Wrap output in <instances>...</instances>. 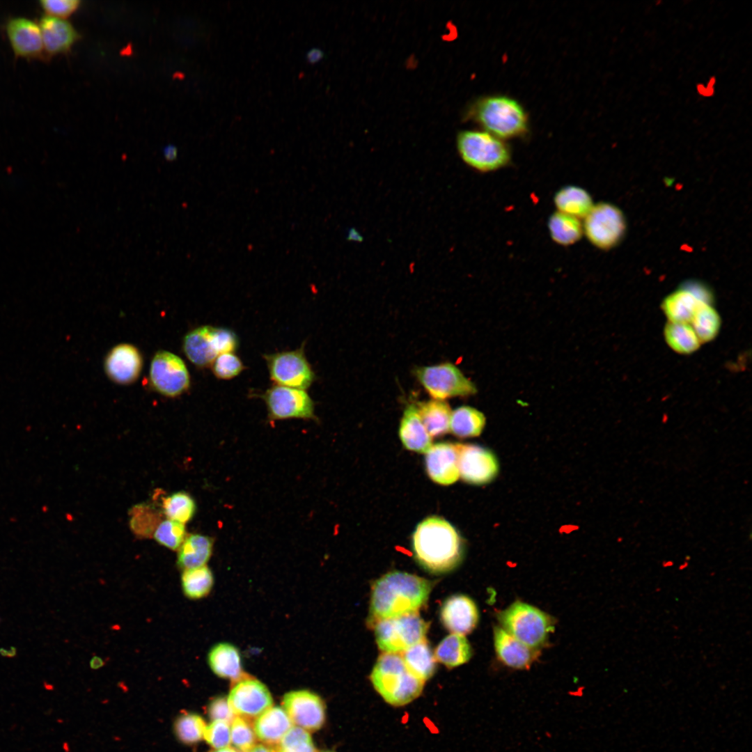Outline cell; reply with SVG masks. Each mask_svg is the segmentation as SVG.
<instances>
[{
    "label": "cell",
    "instance_id": "6da1fadb",
    "mask_svg": "<svg viewBox=\"0 0 752 752\" xmlns=\"http://www.w3.org/2000/svg\"><path fill=\"white\" fill-rule=\"evenodd\" d=\"M432 587L431 581L407 572L383 575L373 586L370 622L417 612L427 602Z\"/></svg>",
    "mask_w": 752,
    "mask_h": 752
},
{
    "label": "cell",
    "instance_id": "7a4b0ae2",
    "mask_svg": "<svg viewBox=\"0 0 752 752\" xmlns=\"http://www.w3.org/2000/svg\"><path fill=\"white\" fill-rule=\"evenodd\" d=\"M414 557L425 570L442 574L455 568L462 561V538L446 519L432 516L416 526L412 537Z\"/></svg>",
    "mask_w": 752,
    "mask_h": 752
},
{
    "label": "cell",
    "instance_id": "3957f363",
    "mask_svg": "<svg viewBox=\"0 0 752 752\" xmlns=\"http://www.w3.org/2000/svg\"><path fill=\"white\" fill-rule=\"evenodd\" d=\"M375 690L388 703L405 705L422 692L424 682L407 668L400 653L384 652L377 660L370 674Z\"/></svg>",
    "mask_w": 752,
    "mask_h": 752
},
{
    "label": "cell",
    "instance_id": "277c9868",
    "mask_svg": "<svg viewBox=\"0 0 752 752\" xmlns=\"http://www.w3.org/2000/svg\"><path fill=\"white\" fill-rule=\"evenodd\" d=\"M469 116L486 132L503 139L520 136L528 130V118L522 106L505 95H491L476 101Z\"/></svg>",
    "mask_w": 752,
    "mask_h": 752
},
{
    "label": "cell",
    "instance_id": "5b68a950",
    "mask_svg": "<svg viewBox=\"0 0 752 752\" xmlns=\"http://www.w3.org/2000/svg\"><path fill=\"white\" fill-rule=\"evenodd\" d=\"M497 618L502 629L537 650L546 645L555 624L549 614L520 601L499 612Z\"/></svg>",
    "mask_w": 752,
    "mask_h": 752
},
{
    "label": "cell",
    "instance_id": "8992f818",
    "mask_svg": "<svg viewBox=\"0 0 752 752\" xmlns=\"http://www.w3.org/2000/svg\"><path fill=\"white\" fill-rule=\"evenodd\" d=\"M457 148L462 160L480 172H492L510 161L509 147L503 139L486 132L465 130L459 133Z\"/></svg>",
    "mask_w": 752,
    "mask_h": 752
},
{
    "label": "cell",
    "instance_id": "52a82bcc",
    "mask_svg": "<svg viewBox=\"0 0 752 752\" xmlns=\"http://www.w3.org/2000/svg\"><path fill=\"white\" fill-rule=\"evenodd\" d=\"M182 346L192 363L205 368L211 366L218 355L235 352L239 347V338L228 328L205 325L187 333Z\"/></svg>",
    "mask_w": 752,
    "mask_h": 752
},
{
    "label": "cell",
    "instance_id": "ba28073f",
    "mask_svg": "<svg viewBox=\"0 0 752 752\" xmlns=\"http://www.w3.org/2000/svg\"><path fill=\"white\" fill-rule=\"evenodd\" d=\"M373 625L377 643L384 652H402L425 639L428 629V623L417 612L379 620Z\"/></svg>",
    "mask_w": 752,
    "mask_h": 752
},
{
    "label": "cell",
    "instance_id": "9c48e42d",
    "mask_svg": "<svg viewBox=\"0 0 752 752\" xmlns=\"http://www.w3.org/2000/svg\"><path fill=\"white\" fill-rule=\"evenodd\" d=\"M414 374L433 399L445 400L472 395L477 392L475 384L451 363L418 367Z\"/></svg>",
    "mask_w": 752,
    "mask_h": 752
},
{
    "label": "cell",
    "instance_id": "30bf717a",
    "mask_svg": "<svg viewBox=\"0 0 752 752\" xmlns=\"http://www.w3.org/2000/svg\"><path fill=\"white\" fill-rule=\"evenodd\" d=\"M263 358L274 384L306 390L316 379L304 344L296 350L264 354Z\"/></svg>",
    "mask_w": 752,
    "mask_h": 752
},
{
    "label": "cell",
    "instance_id": "8fae6325",
    "mask_svg": "<svg viewBox=\"0 0 752 752\" xmlns=\"http://www.w3.org/2000/svg\"><path fill=\"white\" fill-rule=\"evenodd\" d=\"M253 395L264 401L272 422L292 418L317 420L314 401L305 390L273 384L263 393Z\"/></svg>",
    "mask_w": 752,
    "mask_h": 752
},
{
    "label": "cell",
    "instance_id": "7c38bea8",
    "mask_svg": "<svg viewBox=\"0 0 752 752\" xmlns=\"http://www.w3.org/2000/svg\"><path fill=\"white\" fill-rule=\"evenodd\" d=\"M583 234L588 241L600 249H609L622 239L626 221L622 212L606 202L594 205L583 218Z\"/></svg>",
    "mask_w": 752,
    "mask_h": 752
},
{
    "label": "cell",
    "instance_id": "4fadbf2b",
    "mask_svg": "<svg viewBox=\"0 0 752 752\" xmlns=\"http://www.w3.org/2000/svg\"><path fill=\"white\" fill-rule=\"evenodd\" d=\"M153 389L167 397H176L190 386V376L181 358L168 351H159L153 357L150 368Z\"/></svg>",
    "mask_w": 752,
    "mask_h": 752
},
{
    "label": "cell",
    "instance_id": "5bb4252c",
    "mask_svg": "<svg viewBox=\"0 0 752 752\" xmlns=\"http://www.w3.org/2000/svg\"><path fill=\"white\" fill-rule=\"evenodd\" d=\"M228 701L235 715L249 723L270 708L273 700L267 687L247 674L233 682Z\"/></svg>",
    "mask_w": 752,
    "mask_h": 752
},
{
    "label": "cell",
    "instance_id": "9a60e30c",
    "mask_svg": "<svg viewBox=\"0 0 752 752\" xmlns=\"http://www.w3.org/2000/svg\"><path fill=\"white\" fill-rule=\"evenodd\" d=\"M282 705L291 721L303 729L315 731L324 722V704L319 696L311 691H290L284 695Z\"/></svg>",
    "mask_w": 752,
    "mask_h": 752
},
{
    "label": "cell",
    "instance_id": "2e32d148",
    "mask_svg": "<svg viewBox=\"0 0 752 752\" xmlns=\"http://www.w3.org/2000/svg\"><path fill=\"white\" fill-rule=\"evenodd\" d=\"M458 467L460 476L474 485L490 482L499 470L494 455L489 450L473 444H458Z\"/></svg>",
    "mask_w": 752,
    "mask_h": 752
},
{
    "label": "cell",
    "instance_id": "e0dca14e",
    "mask_svg": "<svg viewBox=\"0 0 752 752\" xmlns=\"http://www.w3.org/2000/svg\"><path fill=\"white\" fill-rule=\"evenodd\" d=\"M6 30L16 56L26 58L43 56L45 50L38 24L26 17H15L7 22Z\"/></svg>",
    "mask_w": 752,
    "mask_h": 752
},
{
    "label": "cell",
    "instance_id": "ac0fdd59",
    "mask_svg": "<svg viewBox=\"0 0 752 752\" xmlns=\"http://www.w3.org/2000/svg\"><path fill=\"white\" fill-rule=\"evenodd\" d=\"M143 366L142 356L134 345L123 343L113 347L107 354L104 369L114 382L129 384L137 379Z\"/></svg>",
    "mask_w": 752,
    "mask_h": 752
},
{
    "label": "cell",
    "instance_id": "d6986e66",
    "mask_svg": "<svg viewBox=\"0 0 752 752\" xmlns=\"http://www.w3.org/2000/svg\"><path fill=\"white\" fill-rule=\"evenodd\" d=\"M429 477L435 483L448 485L460 477L458 443L441 442L432 445L425 455Z\"/></svg>",
    "mask_w": 752,
    "mask_h": 752
},
{
    "label": "cell",
    "instance_id": "ffe728a7",
    "mask_svg": "<svg viewBox=\"0 0 752 752\" xmlns=\"http://www.w3.org/2000/svg\"><path fill=\"white\" fill-rule=\"evenodd\" d=\"M478 618L475 602L463 595L448 597L441 609V620L453 634L465 635L471 632L477 625Z\"/></svg>",
    "mask_w": 752,
    "mask_h": 752
},
{
    "label": "cell",
    "instance_id": "44dd1931",
    "mask_svg": "<svg viewBox=\"0 0 752 752\" xmlns=\"http://www.w3.org/2000/svg\"><path fill=\"white\" fill-rule=\"evenodd\" d=\"M494 643L498 658L512 668H528L539 655V650L525 645L501 627H494Z\"/></svg>",
    "mask_w": 752,
    "mask_h": 752
},
{
    "label": "cell",
    "instance_id": "7402d4cb",
    "mask_svg": "<svg viewBox=\"0 0 752 752\" xmlns=\"http://www.w3.org/2000/svg\"><path fill=\"white\" fill-rule=\"evenodd\" d=\"M38 24L44 50L49 56L67 52L79 38L76 29L65 19L45 15Z\"/></svg>",
    "mask_w": 752,
    "mask_h": 752
},
{
    "label": "cell",
    "instance_id": "603a6c76",
    "mask_svg": "<svg viewBox=\"0 0 752 752\" xmlns=\"http://www.w3.org/2000/svg\"><path fill=\"white\" fill-rule=\"evenodd\" d=\"M399 436L404 446L412 451L427 453L432 446V436L423 424L416 406L408 405L403 413Z\"/></svg>",
    "mask_w": 752,
    "mask_h": 752
},
{
    "label": "cell",
    "instance_id": "cb8c5ba5",
    "mask_svg": "<svg viewBox=\"0 0 752 752\" xmlns=\"http://www.w3.org/2000/svg\"><path fill=\"white\" fill-rule=\"evenodd\" d=\"M292 723L283 709L271 707L255 720L253 729L259 740L275 747L292 727Z\"/></svg>",
    "mask_w": 752,
    "mask_h": 752
},
{
    "label": "cell",
    "instance_id": "d4e9b609",
    "mask_svg": "<svg viewBox=\"0 0 752 752\" xmlns=\"http://www.w3.org/2000/svg\"><path fill=\"white\" fill-rule=\"evenodd\" d=\"M207 661L214 674L233 682L244 674L239 650L230 643H220L213 646L208 653Z\"/></svg>",
    "mask_w": 752,
    "mask_h": 752
},
{
    "label": "cell",
    "instance_id": "484cf974",
    "mask_svg": "<svg viewBox=\"0 0 752 752\" xmlns=\"http://www.w3.org/2000/svg\"><path fill=\"white\" fill-rule=\"evenodd\" d=\"M214 540L207 535L191 534L187 535L179 548L178 567L182 570L205 565L211 557Z\"/></svg>",
    "mask_w": 752,
    "mask_h": 752
},
{
    "label": "cell",
    "instance_id": "4316f807",
    "mask_svg": "<svg viewBox=\"0 0 752 752\" xmlns=\"http://www.w3.org/2000/svg\"><path fill=\"white\" fill-rule=\"evenodd\" d=\"M557 211L577 219H583L594 205L590 194L576 185H567L558 189L554 196Z\"/></svg>",
    "mask_w": 752,
    "mask_h": 752
},
{
    "label": "cell",
    "instance_id": "83f0119b",
    "mask_svg": "<svg viewBox=\"0 0 752 752\" xmlns=\"http://www.w3.org/2000/svg\"><path fill=\"white\" fill-rule=\"evenodd\" d=\"M416 408L423 424L431 436L439 437L449 432L452 410L445 400L432 398L418 402Z\"/></svg>",
    "mask_w": 752,
    "mask_h": 752
},
{
    "label": "cell",
    "instance_id": "f1b7e54d",
    "mask_svg": "<svg viewBox=\"0 0 752 752\" xmlns=\"http://www.w3.org/2000/svg\"><path fill=\"white\" fill-rule=\"evenodd\" d=\"M700 302L691 292L680 287L666 296L661 306L668 322L690 323Z\"/></svg>",
    "mask_w": 752,
    "mask_h": 752
},
{
    "label": "cell",
    "instance_id": "f546056e",
    "mask_svg": "<svg viewBox=\"0 0 752 752\" xmlns=\"http://www.w3.org/2000/svg\"><path fill=\"white\" fill-rule=\"evenodd\" d=\"M401 656L408 670L423 682L434 674L436 659L425 639L404 650Z\"/></svg>",
    "mask_w": 752,
    "mask_h": 752
},
{
    "label": "cell",
    "instance_id": "4dcf8cb0",
    "mask_svg": "<svg viewBox=\"0 0 752 752\" xmlns=\"http://www.w3.org/2000/svg\"><path fill=\"white\" fill-rule=\"evenodd\" d=\"M471 655V648L466 637L452 633L439 643L434 655L437 661L448 668H454L467 662Z\"/></svg>",
    "mask_w": 752,
    "mask_h": 752
},
{
    "label": "cell",
    "instance_id": "1f68e13d",
    "mask_svg": "<svg viewBox=\"0 0 752 752\" xmlns=\"http://www.w3.org/2000/svg\"><path fill=\"white\" fill-rule=\"evenodd\" d=\"M547 226L553 241L562 246L575 244L583 234V224L579 219L558 211L549 218Z\"/></svg>",
    "mask_w": 752,
    "mask_h": 752
},
{
    "label": "cell",
    "instance_id": "d6a6232c",
    "mask_svg": "<svg viewBox=\"0 0 752 752\" xmlns=\"http://www.w3.org/2000/svg\"><path fill=\"white\" fill-rule=\"evenodd\" d=\"M485 425L484 414L472 407L460 406L451 412L450 430L457 437H477L482 432Z\"/></svg>",
    "mask_w": 752,
    "mask_h": 752
},
{
    "label": "cell",
    "instance_id": "836d02e7",
    "mask_svg": "<svg viewBox=\"0 0 752 752\" xmlns=\"http://www.w3.org/2000/svg\"><path fill=\"white\" fill-rule=\"evenodd\" d=\"M664 336L668 345L681 354L696 352L701 344L689 323L668 322L664 329Z\"/></svg>",
    "mask_w": 752,
    "mask_h": 752
},
{
    "label": "cell",
    "instance_id": "e575fe53",
    "mask_svg": "<svg viewBox=\"0 0 752 752\" xmlns=\"http://www.w3.org/2000/svg\"><path fill=\"white\" fill-rule=\"evenodd\" d=\"M213 582V574L206 565L182 570L181 586L184 595L189 599L198 600L207 595Z\"/></svg>",
    "mask_w": 752,
    "mask_h": 752
},
{
    "label": "cell",
    "instance_id": "d590c367",
    "mask_svg": "<svg viewBox=\"0 0 752 752\" xmlns=\"http://www.w3.org/2000/svg\"><path fill=\"white\" fill-rule=\"evenodd\" d=\"M689 324L702 343L710 342L716 337L721 320L712 305L700 301Z\"/></svg>",
    "mask_w": 752,
    "mask_h": 752
},
{
    "label": "cell",
    "instance_id": "8d00e7d4",
    "mask_svg": "<svg viewBox=\"0 0 752 752\" xmlns=\"http://www.w3.org/2000/svg\"><path fill=\"white\" fill-rule=\"evenodd\" d=\"M164 515L169 519L185 524L194 517L196 506L194 499L185 492H175L163 499Z\"/></svg>",
    "mask_w": 752,
    "mask_h": 752
},
{
    "label": "cell",
    "instance_id": "74e56055",
    "mask_svg": "<svg viewBox=\"0 0 752 752\" xmlns=\"http://www.w3.org/2000/svg\"><path fill=\"white\" fill-rule=\"evenodd\" d=\"M206 726L203 719L198 714L185 713L175 721V733L178 739L188 744L200 741L204 735Z\"/></svg>",
    "mask_w": 752,
    "mask_h": 752
},
{
    "label": "cell",
    "instance_id": "f35d334b",
    "mask_svg": "<svg viewBox=\"0 0 752 752\" xmlns=\"http://www.w3.org/2000/svg\"><path fill=\"white\" fill-rule=\"evenodd\" d=\"M154 539L171 550H178L186 535L185 524L169 519L161 521L155 530Z\"/></svg>",
    "mask_w": 752,
    "mask_h": 752
},
{
    "label": "cell",
    "instance_id": "ab89813d",
    "mask_svg": "<svg viewBox=\"0 0 752 752\" xmlns=\"http://www.w3.org/2000/svg\"><path fill=\"white\" fill-rule=\"evenodd\" d=\"M273 751L274 752H317L310 734L297 726H292Z\"/></svg>",
    "mask_w": 752,
    "mask_h": 752
},
{
    "label": "cell",
    "instance_id": "60d3db41",
    "mask_svg": "<svg viewBox=\"0 0 752 752\" xmlns=\"http://www.w3.org/2000/svg\"><path fill=\"white\" fill-rule=\"evenodd\" d=\"M159 520L157 513L152 508L140 505L133 508L130 526L136 535L148 537L153 535Z\"/></svg>",
    "mask_w": 752,
    "mask_h": 752
},
{
    "label": "cell",
    "instance_id": "b9f144b4",
    "mask_svg": "<svg viewBox=\"0 0 752 752\" xmlns=\"http://www.w3.org/2000/svg\"><path fill=\"white\" fill-rule=\"evenodd\" d=\"M211 368L217 379L228 380L238 376L245 369V366L234 352H227L218 355Z\"/></svg>",
    "mask_w": 752,
    "mask_h": 752
},
{
    "label": "cell",
    "instance_id": "7bdbcfd3",
    "mask_svg": "<svg viewBox=\"0 0 752 752\" xmlns=\"http://www.w3.org/2000/svg\"><path fill=\"white\" fill-rule=\"evenodd\" d=\"M230 741L242 752H249L256 744V735L251 723L236 716L232 722Z\"/></svg>",
    "mask_w": 752,
    "mask_h": 752
},
{
    "label": "cell",
    "instance_id": "ee69618b",
    "mask_svg": "<svg viewBox=\"0 0 752 752\" xmlns=\"http://www.w3.org/2000/svg\"><path fill=\"white\" fill-rule=\"evenodd\" d=\"M203 737L214 749L226 748L230 742L229 724L224 721H214L206 726Z\"/></svg>",
    "mask_w": 752,
    "mask_h": 752
},
{
    "label": "cell",
    "instance_id": "f6af8a7d",
    "mask_svg": "<svg viewBox=\"0 0 752 752\" xmlns=\"http://www.w3.org/2000/svg\"><path fill=\"white\" fill-rule=\"evenodd\" d=\"M79 0H41L40 5L46 15L65 19L79 7Z\"/></svg>",
    "mask_w": 752,
    "mask_h": 752
},
{
    "label": "cell",
    "instance_id": "bcb514c9",
    "mask_svg": "<svg viewBox=\"0 0 752 752\" xmlns=\"http://www.w3.org/2000/svg\"><path fill=\"white\" fill-rule=\"evenodd\" d=\"M207 712L211 719L224 721L228 724L236 717L228 699L223 696L217 697L210 703Z\"/></svg>",
    "mask_w": 752,
    "mask_h": 752
},
{
    "label": "cell",
    "instance_id": "7dc6e473",
    "mask_svg": "<svg viewBox=\"0 0 752 752\" xmlns=\"http://www.w3.org/2000/svg\"><path fill=\"white\" fill-rule=\"evenodd\" d=\"M681 287L691 292L699 301L707 304H712V292L705 285L697 281H689Z\"/></svg>",
    "mask_w": 752,
    "mask_h": 752
},
{
    "label": "cell",
    "instance_id": "c3c4849f",
    "mask_svg": "<svg viewBox=\"0 0 752 752\" xmlns=\"http://www.w3.org/2000/svg\"><path fill=\"white\" fill-rule=\"evenodd\" d=\"M324 54L322 49L316 47L309 49L306 54L307 61L311 63H314L322 59Z\"/></svg>",
    "mask_w": 752,
    "mask_h": 752
},
{
    "label": "cell",
    "instance_id": "681fc988",
    "mask_svg": "<svg viewBox=\"0 0 752 752\" xmlns=\"http://www.w3.org/2000/svg\"><path fill=\"white\" fill-rule=\"evenodd\" d=\"M164 157L167 161H173L178 156V150L173 145H167L163 149Z\"/></svg>",
    "mask_w": 752,
    "mask_h": 752
},
{
    "label": "cell",
    "instance_id": "f907efd6",
    "mask_svg": "<svg viewBox=\"0 0 752 752\" xmlns=\"http://www.w3.org/2000/svg\"><path fill=\"white\" fill-rule=\"evenodd\" d=\"M0 655L1 657H15L17 655V648L15 646H11L8 650L3 648H0Z\"/></svg>",
    "mask_w": 752,
    "mask_h": 752
},
{
    "label": "cell",
    "instance_id": "816d5d0a",
    "mask_svg": "<svg viewBox=\"0 0 752 752\" xmlns=\"http://www.w3.org/2000/svg\"><path fill=\"white\" fill-rule=\"evenodd\" d=\"M249 752H274L273 749L264 745H255Z\"/></svg>",
    "mask_w": 752,
    "mask_h": 752
},
{
    "label": "cell",
    "instance_id": "f5cc1de1",
    "mask_svg": "<svg viewBox=\"0 0 752 752\" xmlns=\"http://www.w3.org/2000/svg\"><path fill=\"white\" fill-rule=\"evenodd\" d=\"M104 662L101 658L95 657L91 661V666L93 668H97L103 665Z\"/></svg>",
    "mask_w": 752,
    "mask_h": 752
},
{
    "label": "cell",
    "instance_id": "db71d44e",
    "mask_svg": "<svg viewBox=\"0 0 752 752\" xmlns=\"http://www.w3.org/2000/svg\"><path fill=\"white\" fill-rule=\"evenodd\" d=\"M673 564H674V562L673 561L668 560V561H663L661 565H662V566L664 567L667 568V567H672L673 565Z\"/></svg>",
    "mask_w": 752,
    "mask_h": 752
},
{
    "label": "cell",
    "instance_id": "11a10c76",
    "mask_svg": "<svg viewBox=\"0 0 752 752\" xmlns=\"http://www.w3.org/2000/svg\"><path fill=\"white\" fill-rule=\"evenodd\" d=\"M211 752H237V751H236L235 750H234L232 748H227L226 747V748H224V749H217V750H215V751H212Z\"/></svg>",
    "mask_w": 752,
    "mask_h": 752
},
{
    "label": "cell",
    "instance_id": "9f6ffc18",
    "mask_svg": "<svg viewBox=\"0 0 752 752\" xmlns=\"http://www.w3.org/2000/svg\"><path fill=\"white\" fill-rule=\"evenodd\" d=\"M688 566H689V562H688V561H684V562H683L682 563H681V564H680V565H679V567H678V570H681V571H682V570H685L686 568H687V567H688Z\"/></svg>",
    "mask_w": 752,
    "mask_h": 752
},
{
    "label": "cell",
    "instance_id": "6f0895ef",
    "mask_svg": "<svg viewBox=\"0 0 752 752\" xmlns=\"http://www.w3.org/2000/svg\"><path fill=\"white\" fill-rule=\"evenodd\" d=\"M691 556H686V557L684 558V561H688V562H689V561L691 560Z\"/></svg>",
    "mask_w": 752,
    "mask_h": 752
},
{
    "label": "cell",
    "instance_id": "680465c9",
    "mask_svg": "<svg viewBox=\"0 0 752 752\" xmlns=\"http://www.w3.org/2000/svg\"><path fill=\"white\" fill-rule=\"evenodd\" d=\"M660 590H661V588H656V589H655V591H656V592H659Z\"/></svg>",
    "mask_w": 752,
    "mask_h": 752
},
{
    "label": "cell",
    "instance_id": "91938a15",
    "mask_svg": "<svg viewBox=\"0 0 752 752\" xmlns=\"http://www.w3.org/2000/svg\"><path fill=\"white\" fill-rule=\"evenodd\" d=\"M710 575H711V576H714V572H712Z\"/></svg>",
    "mask_w": 752,
    "mask_h": 752
},
{
    "label": "cell",
    "instance_id": "94428289",
    "mask_svg": "<svg viewBox=\"0 0 752 752\" xmlns=\"http://www.w3.org/2000/svg\"><path fill=\"white\" fill-rule=\"evenodd\" d=\"M323 752H333V751H323Z\"/></svg>",
    "mask_w": 752,
    "mask_h": 752
},
{
    "label": "cell",
    "instance_id": "6125c7cd",
    "mask_svg": "<svg viewBox=\"0 0 752 752\" xmlns=\"http://www.w3.org/2000/svg\"><path fill=\"white\" fill-rule=\"evenodd\" d=\"M1 618H0V622H1Z\"/></svg>",
    "mask_w": 752,
    "mask_h": 752
}]
</instances>
